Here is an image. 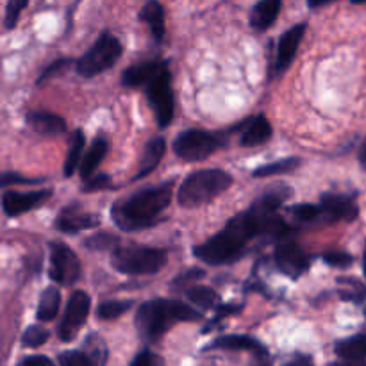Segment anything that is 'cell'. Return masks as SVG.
Returning <instances> with one entry per match:
<instances>
[{
	"mask_svg": "<svg viewBox=\"0 0 366 366\" xmlns=\"http://www.w3.org/2000/svg\"><path fill=\"white\" fill-rule=\"evenodd\" d=\"M184 293L189 302L195 304L199 310H213V307L220 306L218 293L213 288H207V286H192Z\"/></svg>",
	"mask_w": 366,
	"mask_h": 366,
	"instance_id": "4316f807",
	"label": "cell"
},
{
	"mask_svg": "<svg viewBox=\"0 0 366 366\" xmlns=\"http://www.w3.org/2000/svg\"><path fill=\"white\" fill-rule=\"evenodd\" d=\"M27 124L38 134L43 136L63 134L64 129H66V124H64L63 118L54 113H46V111H31L27 114Z\"/></svg>",
	"mask_w": 366,
	"mask_h": 366,
	"instance_id": "ffe728a7",
	"label": "cell"
},
{
	"mask_svg": "<svg viewBox=\"0 0 366 366\" xmlns=\"http://www.w3.org/2000/svg\"><path fill=\"white\" fill-rule=\"evenodd\" d=\"M167 66L168 61L159 59L132 64V66L127 68V70L124 71V75H122V82H124V86H129V88H142V86L149 84V82Z\"/></svg>",
	"mask_w": 366,
	"mask_h": 366,
	"instance_id": "2e32d148",
	"label": "cell"
},
{
	"mask_svg": "<svg viewBox=\"0 0 366 366\" xmlns=\"http://www.w3.org/2000/svg\"><path fill=\"white\" fill-rule=\"evenodd\" d=\"M225 145L224 136L214 134V132L199 131V129H188L181 132L174 142V152L177 157L188 163L207 159L211 154L220 150Z\"/></svg>",
	"mask_w": 366,
	"mask_h": 366,
	"instance_id": "52a82bcc",
	"label": "cell"
},
{
	"mask_svg": "<svg viewBox=\"0 0 366 366\" xmlns=\"http://www.w3.org/2000/svg\"><path fill=\"white\" fill-rule=\"evenodd\" d=\"M131 307V300H107V302H102L97 307V317H99L100 320H114V318L127 313Z\"/></svg>",
	"mask_w": 366,
	"mask_h": 366,
	"instance_id": "f1b7e54d",
	"label": "cell"
},
{
	"mask_svg": "<svg viewBox=\"0 0 366 366\" xmlns=\"http://www.w3.org/2000/svg\"><path fill=\"white\" fill-rule=\"evenodd\" d=\"M49 331L45 327H41V325H31L21 335V345L29 347V349H38L43 343L49 342Z\"/></svg>",
	"mask_w": 366,
	"mask_h": 366,
	"instance_id": "1f68e13d",
	"label": "cell"
},
{
	"mask_svg": "<svg viewBox=\"0 0 366 366\" xmlns=\"http://www.w3.org/2000/svg\"><path fill=\"white\" fill-rule=\"evenodd\" d=\"M99 222L100 218L97 214L81 209L79 204H71V206L64 207L59 217L56 218V229L64 234H75V232H81L84 229L97 227Z\"/></svg>",
	"mask_w": 366,
	"mask_h": 366,
	"instance_id": "9a60e30c",
	"label": "cell"
},
{
	"mask_svg": "<svg viewBox=\"0 0 366 366\" xmlns=\"http://www.w3.org/2000/svg\"><path fill=\"white\" fill-rule=\"evenodd\" d=\"M282 366H315L313 357L307 356V354H295L292 360H288Z\"/></svg>",
	"mask_w": 366,
	"mask_h": 366,
	"instance_id": "7bdbcfd3",
	"label": "cell"
},
{
	"mask_svg": "<svg viewBox=\"0 0 366 366\" xmlns=\"http://www.w3.org/2000/svg\"><path fill=\"white\" fill-rule=\"evenodd\" d=\"M70 64H71V59H68V57H61V59H56L54 63H50L49 66L43 68L41 75L38 77V84H43V82L50 81V79L56 77V75L63 74V71L66 70Z\"/></svg>",
	"mask_w": 366,
	"mask_h": 366,
	"instance_id": "8d00e7d4",
	"label": "cell"
},
{
	"mask_svg": "<svg viewBox=\"0 0 366 366\" xmlns=\"http://www.w3.org/2000/svg\"><path fill=\"white\" fill-rule=\"evenodd\" d=\"M354 4H366V0H352Z\"/></svg>",
	"mask_w": 366,
	"mask_h": 366,
	"instance_id": "c3c4849f",
	"label": "cell"
},
{
	"mask_svg": "<svg viewBox=\"0 0 366 366\" xmlns=\"http://www.w3.org/2000/svg\"><path fill=\"white\" fill-rule=\"evenodd\" d=\"M340 285L345 286L342 292V299L354 300V302H360L365 299L366 290L361 286L360 281H354V279H340Z\"/></svg>",
	"mask_w": 366,
	"mask_h": 366,
	"instance_id": "e575fe53",
	"label": "cell"
},
{
	"mask_svg": "<svg viewBox=\"0 0 366 366\" xmlns=\"http://www.w3.org/2000/svg\"><path fill=\"white\" fill-rule=\"evenodd\" d=\"M107 154V142L104 138H95L93 143L89 145V149L86 150L84 157H82V163H81V177L84 181H88L92 177L93 172L97 170L102 159L106 157Z\"/></svg>",
	"mask_w": 366,
	"mask_h": 366,
	"instance_id": "603a6c76",
	"label": "cell"
},
{
	"mask_svg": "<svg viewBox=\"0 0 366 366\" xmlns=\"http://www.w3.org/2000/svg\"><path fill=\"white\" fill-rule=\"evenodd\" d=\"M290 213L297 218L300 224H313V222L324 220V213H322V206H315V204H297V206L290 207Z\"/></svg>",
	"mask_w": 366,
	"mask_h": 366,
	"instance_id": "f546056e",
	"label": "cell"
},
{
	"mask_svg": "<svg viewBox=\"0 0 366 366\" xmlns=\"http://www.w3.org/2000/svg\"><path fill=\"white\" fill-rule=\"evenodd\" d=\"M18 366H56L46 356H29L20 361Z\"/></svg>",
	"mask_w": 366,
	"mask_h": 366,
	"instance_id": "b9f144b4",
	"label": "cell"
},
{
	"mask_svg": "<svg viewBox=\"0 0 366 366\" xmlns=\"http://www.w3.org/2000/svg\"><path fill=\"white\" fill-rule=\"evenodd\" d=\"M29 0H7L6 6V16H4V25L6 29H13L16 25L20 13L25 9Z\"/></svg>",
	"mask_w": 366,
	"mask_h": 366,
	"instance_id": "d590c367",
	"label": "cell"
},
{
	"mask_svg": "<svg viewBox=\"0 0 366 366\" xmlns=\"http://www.w3.org/2000/svg\"><path fill=\"white\" fill-rule=\"evenodd\" d=\"M168 256L164 250L152 247H117L111 256V263L120 274L150 275L157 274L167 264Z\"/></svg>",
	"mask_w": 366,
	"mask_h": 366,
	"instance_id": "5b68a950",
	"label": "cell"
},
{
	"mask_svg": "<svg viewBox=\"0 0 366 366\" xmlns=\"http://www.w3.org/2000/svg\"><path fill=\"white\" fill-rule=\"evenodd\" d=\"M50 249L49 275L54 282L61 286H71L81 277V263L74 250L63 242H52Z\"/></svg>",
	"mask_w": 366,
	"mask_h": 366,
	"instance_id": "9c48e42d",
	"label": "cell"
},
{
	"mask_svg": "<svg viewBox=\"0 0 366 366\" xmlns=\"http://www.w3.org/2000/svg\"><path fill=\"white\" fill-rule=\"evenodd\" d=\"M363 272H365V277H366V245H365V252H363Z\"/></svg>",
	"mask_w": 366,
	"mask_h": 366,
	"instance_id": "7dc6e473",
	"label": "cell"
},
{
	"mask_svg": "<svg viewBox=\"0 0 366 366\" xmlns=\"http://www.w3.org/2000/svg\"><path fill=\"white\" fill-rule=\"evenodd\" d=\"M52 197V189H39V192L18 193V192H6L2 197V209L7 217H20L27 211L36 209L43 202Z\"/></svg>",
	"mask_w": 366,
	"mask_h": 366,
	"instance_id": "5bb4252c",
	"label": "cell"
},
{
	"mask_svg": "<svg viewBox=\"0 0 366 366\" xmlns=\"http://www.w3.org/2000/svg\"><path fill=\"white\" fill-rule=\"evenodd\" d=\"M84 245L88 247L89 250H111L113 252L118 245L117 236L109 234V232H100V234L89 236L84 242Z\"/></svg>",
	"mask_w": 366,
	"mask_h": 366,
	"instance_id": "836d02e7",
	"label": "cell"
},
{
	"mask_svg": "<svg viewBox=\"0 0 366 366\" xmlns=\"http://www.w3.org/2000/svg\"><path fill=\"white\" fill-rule=\"evenodd\" d=\"M304 32H306V24H297L281 36L277 43V54H275V63L270 71V77H279V75L288 70L292 61L295 59L297 49H299L300 41H302Z\"/></svg>",
	"mask_w": 366,
	"mask_h": 366,
	"instance_id": "7c38bea8",
	"label": "cell"
},
{
	"mask_svg": "<svg viewBox=\"0 0 366 366\" xmlns=\"http://www.w3.org/2000/svg\"><path fill=\"white\" fill-rule=\"evenodd\" d=\"M139 20L145 21V24L149 25L150 32H152L156 41H163L167 27H164V9L163 6H161V2H157V0H149V2L142 7V11H139Z\"/></svg>",
	"mask_w": 366,
	"mask_h": 366,
	"instance_id": "7402d4cb",
	"label": "cell"
},
{
	"mask_svg": "<svg viewBox=\"0 0 366 366\" xmlns=\"http://www.w3.org/2000/svg\"><path fill=\"white\" fill-rule=\"evenodd\" d=\"M332 366H365V365L357 363V361H349V360H345V361H343V363H336V365H332Z\"/></svg>",
	"mask_w": 366,
	"mask_h": 366,
	"instance_id": "bcb514c9",
	"label": "cell"
},
{
	"mask_svg": "<svg viewBox=\"0 0 366 366\" xmlns=\"http://www.w3.org/2000/svg\"><path fill=\"white\" fill-rule=\"evenodd\" d=\"M59 366H100L88 350H66L57 356Z\"/></svg>",
	"mask_w": 366,
	"mask_h": 366,
	"instance_id": "4dcf8cb0",
	"label": "cell"
},
{
	"mask_svg": "<svg viewBox=\"0 0 366 366\" xmlns=\"http://www.w3.org/2000/svg\"><path fill=\"white\" fill-rule=\"evenodd\" d=\"M129 366H164V361L163 357L157 356V354L152 352L150 349H143L132 357Z\"/></svg>",
	"mask_w": 366,
	"mask_h": 366,
	"instance_id": "74e56055",
	"label": "cell"
},
{
	"mask_svg": "<svg viewBox=\"0 0 366 366\" xmlns=\"http://www.w3.org/2000/svg\"><path fill=\"white\" fill-rule=\"evenodd\" d=\"M322 213L324 222L335 224V222H352L360 214L356 200L347 195H336V193H324L322 195Z\"/></svg>",
	"mask_w": 366,
	"mask_h": 366,
	"instance_id": "4fadbf2b",
	"label": "cell"
},
{
	"mask_svg": "<svg viewBox=\"0 0 366 366\" xmlns=\"http://www.w3.org/2000/svg\"><path fill=\"white\" fill-rule=\"evenodd\" d=\"M232 177L220 168H209L188 175L177 192V202L181 207H199L231 188Z\"/></svg>",
	"mask_w": 366,
	"mask_h": 366,
	"instance_id": "277c9868",
	"label": "cell"
},
{
	"mask_svg": "<svg viewBox=\"0 0 366 366\" xmlns=\"http://www.w3.org/2000/svg\"><path fill=\"white\" fill-rule=\"evenodd\" d=\"M111 186V177L106 174H100L97 177L88 179L84 184V192H97V189H104V188H109Z\"/></svg>",
	"mask_w": 366,
	"mask_h": 366,
	"instance_id": "60d3db41",
	"label": "cell"
},
{
	"mask_svg": "<svg viewBox=\"0 0 366 366\" xmlns=\"http://www.w3.org/2000/svg\"><path fill=\"white\" fill-rule=\"evenodd\" d=\"M89 307H92V297L88 293L82 292V290H77V292L71 293L70 299H68L63 318H61L59 327H57V338L61 342L68 343L71 340H75L77 332L81 331L82 325L88 320Z\"/></svg>",
	"mask_w": 366,
	"mask_h": 366,
	"instance_id": "30bf717a",
	"label": "cell"
},
{
	"mask_svg": "<svg viewBox=\"0 0 366 366\" xmlns=\"http://www.w3.org/2000/svg\"><path fill=\"white\" fill-rule=\"evenodd\" d=\"M329 2H335V0H307V4H310V7H322V6H325V4H329Z\"/></svg>",
	"mask_w": 366,
	"mask_h": 366,
	"instance_id": "ee69618b",
	"label": "cell"
},
{
	"mask_svg": "<svg viewBox=\"0 0 366 366\" xmlns=\"http://www.w3.org/2000/svg\"><path fill=\"white\" fill-rule=\"evenodd\" d=\"M147 100L156 114V122L161 129L168 127L174 120V92H172L170 70L163 68L149 84L145 86Z\"/></svg>",
	"mask_w": 366,
	"mask_h": 366,
	"instance_id": "ba28073f",
	"label": "cell"
},
{
	"mask_svg": "<svg viewBox=\"0 0 366 366\" xmlns=\"http://www.w3.org/2000/svg\"><path fill=\"white\" fill-rule=\"evenodd\" d=\"M272 134H274V131H272L270 122H268L263 114H259V117L252 118V120L249 122V125H247L245 131H243L239 143H242L243 147L263 145V143H267L268 139L272 138Z\"/></svg>",
	"mask_w": 366,
	"mask_h": 366,
	"instance_id": "44dd1931",
	"label": "cell"
},
{
	"mask_svg": "<svg viewBox=\"0 0 366 366\" xmlns=\"http://www.w3.org/2000/svg\"><path fill=\"white\" fill-rule=\"evenodd\" d=\"M360 164L366 170V142L363 143V147H361L360 150Z\"/></svg>",
	"mask_w": 366,
	"mask_h": 366,
	"instance_id": "f6af8a7d",
	"label": "cell"
},
{
	"mask_svg": "<svg viewBox=\"0 0 366 366\" xmlns=\"http://www.w3.org/2000/svg\"><path fill=\"white\" fill-rule=\"evenodd\" d=\"M200 318L202 313L199 310H193L181 300L154 299L138 307L134 324L143 340L157 342L177 322H197Z\"/></svg>",
	"mask_w": 366,
	"mask_h": 366,
	"instance_id": "3957f363",
	"label": "cell"
},
{
	"mask_svg": "<svg viewBox=\"0 0 366 366\" xmlns=\"http://www.w3.org/2000/svg\"><path fill=\"white\" fill-rule=\"evenodd\" d=\"M204 275H206V272L200 270V268H189V270L182 272L181 275H177V277L172 281V290H174V292H186V290L192 288L195 282H199Z\"/></svg>",
	"mask_w": 366,
	"mask_h": 366,
	"instance_id": "d6a6232c",
	"label": "cell"
},
{
	"mask_svg": "<svg viewBox=\"0 0 366 366\" xmlns=\"http://www.w3.org/2000/svg\"><path fill=\"white\" fill-rule=\"evenodd\" d=\"M174 181H164L154 188L139 189L127 199H122L111 207V217L118 229L127 232L142 231L157 224L163 211L172 202Z\"/></svg>",
	"mask_w": 366,
	"mask_h": 366,
	"instance_id": "7a4b0ae2",
	"label": "cell"
},
{
	"mask_svg": "<svg viewBox=\"0 0 366 366\" xmlns=\"http://www.w3.org/2000/svg\"><path fill=\"white\" fill-rule=\"evenodd\" d=\"M322 259L335 268H347L354 263V257L347 252H325Z\"/></svg>",
	"mask_w": 366,
	"mask_h": 366,
	"instance_id": "f35d334b",
	"label": "cell"
},
{
	"mask_svg": "<svg viewBox=\"0 0 366 366\" xmlns=\"http://www.w3.org/2000/svg\"><path fill=\"white\" fill-rule=\"evenodd\" d=\"M61 306V293L59 290L54 288V286H49L45 292L39 297L38 311H36V318L39 322H52L54 318L59 313Z\"/></svg>",
	"mask_w": 366,
	"mask_h": 366,
	"instance_id": "d4e9b609",
	"label": "cell"
},
{
	"mask_svg": "<svg viewBox=\"0 0 366 366\" xmlns=\"http://www.w3.org/2000/svg\"><path fill=\"white\" fill-rule=\"evenodd\" d=\"M206 350H245V352H252L256 357L268 356V350L264 349L263 343L243 335L220 336L214 342H211L206 347Z\"/></svg>",
	"mask_w": 366,
	"mask_h": 366,
	"instance_id": "e0dca14e",
	"label": "cell"
},
{
	"mask_svg": "<svg viewBox=\"0 0 366 366\" xmlns=\"http://www.w3.org/2000/svg\"><path fill=\"white\" fill-rule=\"evenodd\" d=\"M274 261L279 270L292 279H299L300 275L310 270V256L288 238H282L275 247Z\"/></svg>",
	"mask_w": 366,
	"mask_h": 366,
	"instance_id": "8fae6325",
	"label": "cell"
},
{
	"mask_svg": "<svg viewBox=\"0 0 366 366\" xmlns=\"http://www.w3.org/2000/svg\"><path fill=\"white\" fill-rule=\"evenodd\" d=\"M84 132H82L81 129H75V131L71 132L70 149H68L66 161H64V175H66V177H71L74 172L77 170V168H81L79 164L82 163V157H84L82 156V152H84Z\"/></svg>",
	"mask_w": 366,
	"mask_h": 366,
	"instance_id": "484cf974",
	"label": "cell"
},
{
	"mask_svg": "<svg viewBox=\"0 0 366 366\" xmlns=\"http://www.w3.org/2000/svg\"><path fill=\"white\" fill-rule=\"evenodd\" d=\"M122 56V43L117 36L102 32L95 45L77 61V74L82 77H95L114 66Z\"/></svg>",
	"mask_w": 366,
	"mask_h": 366,
	"instance_id": "8992f818",
	"label": "cell"
},
{
	"mask_svg": "<svg viewBox=\"0 0 366 366\" xmlns=\"http://www.w3.org/2000/svg\"><path fill=\"white\" fill-rule=\"evenodd\" d=\"M164 152H167V142H164V138L156 136V138L149 139V143H147L145 149H143V156L142 161H139L138 174L134 175V181L152 174L157 168V164L161 163V159H163Z\"/></svg>",
	"mask_w": 366,
	"mask_h": 366,
	"instance_id": "ac0fdd59",
	"label": "cell"
},
{
	"mask_svg": "<svg viewBox=\"0 0 366 366\" xmlns=\"http://www.w3.org/2000/svg\"><path fill=\"white\" fill-rule=\"evenodd\" d=\"M282 0H259L250 11V25L256 31H267L277 20Z\"/></svg>",
	"mask_w": 366,
	"mask_h": 366,
	"instance_id": "d6986e66",
	"label": "cell"
},
{
	"mask_svg": "<svg viewBox=\"0 0 366 366\" xmlns=\"http://www.w3.org/2000/svg\"><path fill=\"white\" fill-rule=\"evenodd\" d=\"M290 195L292 189L285 186L264 192L249 209L232 217L218 234L202 245H197L193 249L197 259L213 267H222L242 259L245 256L247 245L254 238H286L292 227L279 217L277 209Z\"/></svg>",
	"mask_w": 366,
	"mask_h": 366,
	"instance_id": "6da1fadb",
	"label": "cell"
},
{
	"mask_svg": "<svg viewBox=\"0 0 366 366\" xmlns=\"http://www.w3.org/2000/svg\"><path fill=\"white\" fill-rule=\"evenodd\" d=\"M39 182V179H27L21 177V175L13 174V172H4L2 177H0V184L9 186V184H36Z\"/></svg>",
	"mask_w": 366,
	"mask_h": 366,
	"instance_id": "ab89813d",
	"label": "cell"
},
{
	"mask_svg": "<svg viewBox=\"0 0 366 366\" xmlns=\"http://www.w3.org/2000/svg\"><path fill=\"white\" fill-rule=\"evenodd\" d=\"M335 352L342 360L361 361L366 357V332L365 335L350 336V338L340 340L335 347Z\"/></svg>",
	"mask_w": 366,
	"mask_h": 366,
	"instance_id": "cb8c5ba5",
	"label": "cell"
},
{
	"mask_svg": "<svg viewBox=\"0 0 366 366\" xmlns=\"http://www.w3.org/2000/svg\"><path fill=\"white\" fill-rule=\"evenodd\" d=\"M302 161L299 157H286V159L275 161V163L263 164V167L256 168L254 170V177H270V175H279V174H288V172H293L295 168L300 167Z\"/></svg>",
	"mask_w": 366,
	"mask_h": 366,
	"instance_id": "83f0119b",
	"label": "cell"
}]
</instances>
